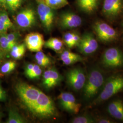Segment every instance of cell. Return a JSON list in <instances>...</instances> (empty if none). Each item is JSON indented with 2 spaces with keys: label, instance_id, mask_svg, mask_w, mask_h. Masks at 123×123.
I'll return each instance as SVG.
<instances>
[{
  "label": "cell",
  "instance_id": "1",
  "mask_svg": "<svg viewBox=\"0 0 123 123\" xmlns=\"http://www.w3.org/2000/svg\"><path fill=\"white\" fill-rule=\"evenodd\" d=\"M104 73L99 68L94 67L89 71L83 88L85 98L90 100L100 91L105 82Z\"/></svg>",
  "mask_w": 123,
  "mask_h": 123
},
{
  "label": "cell",
  "instance_id": "2",
  "mask_svg": "<svg viewBox=\"0 0 123 123\" xmlns=\"http://www.w3.org/2000/svg\"><path fill=\"white\" fill-rule=\"evenodd\" d=\"M30 112L41 119L50 118L57 114V110L52 99L41 91Z\"/></svg>",
  "mask_w": 123,
  "mask_h": 123
},
{
  "label": "cell",
  "instance_id": "3",
  "mask_svg": "<svg viewBox=\"0 0 123 123\" xmlns=\"http://www.w3.org/2000/svg\"><path fill=\"white\" fill-rule=\"evenodd\" d=\"M123 90V77L115 75L106 79L105 83L93 104L98 105L106 101Z\"/></svg>",
  "mask_w": 123,
  "mask_h": 123
},
{
  "label": "cell",
  "instance_id": "4",
  "mask_svg": "<svg viewBox=\"0 0 123 123\" xmlns=\"http://www.w3.org/2000/svg\"><path fill=\"white\" fill-rule=\"evenodd\" d=\"M15 89L22 103L30 111L34 105L41 91L35 87L23 82L17 84Z\"/></svg>",
  "mask_w": 123,
  "mask_h": 123
},
{
  "label": "cell",
  "instance_id": "5",
  "mask_svg": "<svg viewBox=\"0 0 123 123\" xmlns=\"http://www.w3.org/2000/svg\"><path fill=\"white\" fill-rule=\"evenodd\" d=\"M97 38L104 43L114 42L117 39L118 34L112 26L103 21H97L92 25Z\"/></svg>",
  "mask_w": 123,
  "mask_h": 123
},
{
  "label": "cell",
  "instance_id": "6",
  "mask_svg": "<svg viewBox=\"0 0 123 123\" xmlns=\"http://www.w3.org/2000/svg\"><path fill=\"white\" fill-rule=\"evenodd\" d=\"M101 63L105 67L116 68L123 66V53L117 48L107 49L101 57Z\"/></svg>",
  "mask_w": 123,
  "mask_h": 123
},
{
  "label": "cell",
  "instance_id": "7",
  "mask_svg": "<svg viewBox=\"0 0 123 123\" xmlns=\"http://www.w3.org/2000/svg\"><path fill=\"white\" fill-rule=\"evenodd\" d=\"M68 85L75 91L83 88L86 80V77L84 70L80 68L71 69L66 74Z\"/></svg>",
  "mask_w": 123,
  "mask_h": 123
},
{
  "label": "cell",
  "instance_id": "8",
  "mask_svg": "<svg viewBox=\"0 0 123 123\" xmlns=\"http://www.w3.org/2000/svg\"><path fill=\"white\" fill-rule=\"evenodd\" d=\"M123 11V0H104L102 13L107 19L113 21Z\"/></svg>",
  "mask_w": 123,
  "mask_h": 123
},
{
  "label": "cell",
  "instance_id": "9",
  "mask_svg": "<svg viewBox=\"0 0 123 123\" xmlns=\"http://www.w3.org/2000/svg\"><path fill=\"white\" fill-rule=\"evenodd\" d=\"M37 2V12L41 22L48 31L51 30L54 20L53 9L44 3L42 0H36Z\"/></svg>",
  "mask_w": 123,
  "mask_h": 123
},
{
  "label": "cell",
  "instance_id": "10",
  "mask_svg": "<svg viewBox=\"0 0 123 123\" xmlns=\"http://www.w3.org/2000/svg\"><path fill=\"white\" fill-rule=\"evenodd\" d=\"M77 47L80 53L88 55L96 51L98 48V44L92 33L87 32L81 37L80 41Z\"/></svg>",
  "mask_w": 123,
  "mask_h": 123
},
{
  "label": "cell",
  "instance_id": "11",
  "mask_svg": "<svg viewBox=\"0 0 123 123\" xmlns=\"http://www.w3.org/2000/svg\"><path fill=\"white\" fill-rule=\"evenodd\" d=\"M57 98L63 110L74 114H77L79 112L81 105L77 102L73 94L69 92H62Z\"/></svg>",
  "mask_w": 123,
  "mask_h": 123
},
{
  "label": "cell",
  "instance_id": "12",
  "mask_svg": "<svg viewBox=\"0 0 123 123\" xmlns=\"http://www.w3.org/2000/svg\"><path fill=\"white\" fill-rule=\"evenodd\" d=\"M16 21L18 26L22 28H29L33 26L36 22L34 11L30 8L23 9L18 13Z\"/></svg>",
  "mask_w": 123,
  "mask_h": 123
},
{
  "label": "cell",
  "instance_id": "13",
  "mask_svg": "<svg viewBox=\"0 0 123 123\" xmlns=\"http://www.w3.org/2000/svg\"><path fill=\"white\" fill-rule=\"evenodd\" d=\"M82 23L81 18L76 14L66 12L62 14L59 19V24L62 29H73L80 26Z\"/></svg>",
  "mask_w": 123,
  "mask_h": 123
},
{
  "label": "cell",
  "instance_id": "14",
  "mask_svg": "<svg viewBox=\"0 0 123 123\" xmlns=\"http://www.w3.org/2000/svg\"><path fill=\"white\" fill-rule=\"evenodd\" d=\"M25 43L28 50L32 52H37L42 50L45 42L43 36L42 34L34 32L26 36Z\"/></svg>",
  "mask_w": 123,
  "mask_h": 123
},
{
  "label": "cell",
  "instance_id": "15",
  "mask_svg": "<svg viewBox=\"0 0 123 123\" xmlns=\"http://www.w3.org/2000/svg\"><path fill=\"white\" fill-rule=\"evenodd\" d=\"M62 76L55 68H51L45 71L43 76V85L45 88H54L60 83Z\"/></svg>",
  "mask_w": 123,
  "mask_h": 123
},
{
  "label": "cell",
  "instance_id": "16",
  "mask_svg": "<svg viewBox=\"0 0 123 123\" xmlns=\"http://www.w3.org/2000/svg\"><path fill=\"white\" fill-rule=\"evenodd\" d=\"M108 111L115 119L123 121V102L117 99L111 102L108 107Z\"/></svg>",
  "mask_w": 123,
  "mask_h": 123
},
{
  "label": "cell",
  "instance_id": "17",
  "mask_svg": "<svg viewBox=\"0 0 123 123\" xmlns=\"http://www.w3.org/2000/svg\"><path fill=\"white\" fill-rule=\"evenodd\" d=\"M100 0H77V3L82 11L87 14L94 13L99 5Z\"/></svg>",
  "mask_w": 123,
  "mask_h": 123
},
{
  "label": "cell",
  "instance_id": "18",
  "mask_svg": "<svg viewBox=\"0 0 123 123\" xmlns=\"http://www.w3.org/2000/svg\"><path fill=\"white\" fill-rule=\"evenodd\" d=\"M61 59L66 65L73 64L84 60V58L79 54L71 52L68 50L64 51L61 55Z\"/></svg>",
  "mask_w": 123,
  "mask_h": 123
},
{
  "label": "cell",
  "instance_id": "19",
  "mask_svg": "<svg viewBox=\"0 0 123 123\" xmlns=\"http://www.w3.org/2000/svg\"><path fill=\"white\" fill-rule=\"evenodd\" d=\"M45 48L51 49L55 52L62 51L63 46V42L58 38L52 37L44 43Z\"/></svg>",
  "mask_w": 123,
  "mask_h": 123
},
{
  "label": "cell",
  "instance_id": "20",
  "mask_svg": "<svg viewBox=\"0 0 123 123\" xmlns=\"http://www.w3.org/2000/svg\"><path fill=\"white\" fill-rule=\"evenodd\" d=\"M26 120L14 109H11L9 111L8 117L6 122L7 123H25Z\"/></svg>",
  "mask_w": 123,
  "mask_h": 123
},
{
  "label": "cell",
  "instance_id": "21",
  "mask_svg": "<svg viewBox=\"0 0 123 123\" xmlns=\"http://www.w3.org/2000/svg\"><path fill=\"white\" fill-rule=\"evenodd\" d=\"M26 47L24 43L15 45L10 51L11 56L16 59L21 58L25 54Z\"/></svg>",
  "mask_w": 123,
  "mask_h": 123
},
{
  "label": "cell",
  "instance_id": "22",
  "mask_svg": "<svg viewBox=\"0 0 123 123\" xmlns=\"http://www.w3.org/2000/svg\"><path fill=\"white\" fill-rule=\"evenodd\" d=\"M45 4L53 9H60L69 4L68 0H42Z\"/></svg>",
  "mask_w": 123,
  "mask_h": 123
},
{
  "label": "cell",
  "instance_id": "23",
  "mask_svg": "<svg viewBox=\"0 0 123 123\" xmlns=\"http://www.w3.org/2000/svg\"><path fill=\"white\" fill-rule=\"evenodd\" d=\"M25 0H4V6L10 12H14L18 10Z\"/></svg>",
  "mask_w": 123,
  "mask_h": 123
},
{
  "label": "cell",
  "instance_id": "24",
  "mask_svg": "<svg viewBox=\"0 0 123 123\" xmlns=\"http://www.w3.org/2000/svg\"><path fill=\"white\" fill-rule=\"evenodd\" d=\"M35 59L37 64L40 66L46 67L51 63L50 58L44 53L41 52V51L37 52L35 55Z\"/></svg>",
  "mask_w": 123,
  "mask_h": 123
},
{
  "label": "cell",
  "instance_id": "25",
  "mask_svg": "<svg viewBox=\"0 0 123 123\" xmlns=\"http://www.w3.org/2000/svg\"><path fill=\"white\" fill-rule=\"evenodd\" d=\"M71 122L72 123H96V119L88 115L79 116L73 119Z\"/></svg>",
  "mask_w": 123,
  "mask_h": 123
},
{
  "label": "cell",
  "instance_id": "26",
  "mask_svg": "<svg viewBox=\"0 0 123 123\" xmlns=\"http://www.w3.org/2000/svg\"><path fill=\"white\" fill-rule=\"evenodd\" d=\"M0 45L2 50L6 52L10 51L12 49L6 33H0Z\"/></svg>",
  "mask_w": 123,
  "mask_h": 123
},
{
  "label": "cell",
  "instance_id": "27",
  "mask_svg": "<svg viewBox=\"0 0 123 123\" xmlns=\"http://www.w3.org/2000/svg\"><path fill=\"white\" fill-rule=\"evenodd\" d=\"M16 67V63L13 61L6 62L0 68V71L4 74H7L13 71Z\"/></svg>",
  "mask_w": 123,
  "mask_h": 123
},
{
  "label": "cell",
  "instance_id": "28",
  "mask_svg": "<svg viewBox=\"0 0 123 123\" xmlns=\"http://www.w3.org/2000/svg\"><path fill=\"white\" fill-rule=\"evenodd\" d=\"M74 32H67L63 36V41L69 48H73L74 45Z\"/></svg>",
  "mask_w": 123,
  "mask_h": 123
},
{
  "label": "cell",
  "instance_id": "29",
  "mask_svg": "<svg viewBox=\"0 0 123 123\" xmlns=\"http://www.w3.org/2000/svg\"><path fill=\"white\" fill-rule=\"evenodd\" d=\"M7 37L12 48L14 46L17 44L19 36L17 32H12L7 34Z\"/></svg>",
  "mask_w": 123,
  "mask_h": 123
},
{
  "label": "cell",
  "instance_id": "30",
  "mask_svg": "<svg viewBox=\"0 0 123 123\" xmlns=\"http://www.w3.org/2000/svg\"><path fill=\"white\" fill-rule=\"evenodd\" d=\"M0 19L6 24L8 25L10 27L13 26V23L9 18L8 14L6 12H3L0 13Z\"/></svg>",
  "mask_w": 123,
  "mask_h": 123
},
{
  "label": "cell",
  "instance_id": "31",
  "mask_svg": "<svg viewBox=\"0 0 123 123\" xmlns=\"http://www.w3.org/2000/svg\"><path fill=\"white\" fill-rule=\"evenodd\" d=\"M42 74V69L40 68L39 69L36 71L35 72L27 75L26 76L31 79H34L39 78Z\"/></svg>",
  "mask_w": 123,
  "mask_h": 123
},
{
  "label": "cell",
  "instance_id": "32",
  "mask_svg": "<svg viewBox=\"0 0 123 123\" xmlns=\"http://www.w3.org/2000/svg\"><path fill=\"white\" fill-rule=\"evenodd\" d=\"M11 27L0 19V33H6Z\"/></svg>",
  "mask_w": 123,
  "mask_h": 123
},
{
  "label": "cell",
  "instance_id": "33",
  "mask_svg": "<svg viewBox=\"0 0 123 123\" xmlns=\"http://www.w3.org/2000/svg\"><path fill=\"white\" fill-rule=\"evenodd\" d=\"M81 39V37L79 34L74 32V47L77 46Z\"/></svg>",
  "mask_w": 123,
  "mask_h": 123
},
{
  "label": "cell",
  "instance_id": "34",
  "mask_svg": "<svg viewBox=\"0 0 123 123\" xmlns=\"http://www.w3.org/2000/svg\"><path fill=\"white\" fill-rule=\"evenodd\" d=\"M96 122L98 123H114L110 119L106 118H100L98 120H96Z\"/></svg>",
  "mask_w": 123,
  "mask_h": 123
},
{
  "label": "cell",
  "instance_id": "35",
  "mask_svg": "<svg viewBox=\"0 0 123 123\" xmlns=\"http://www.w3.org/2000/svg\"><path fill=\"white\" fill-rule=\"evenodd\" d=\"M34 64H28V65H26V68H25V74L26 75L29 73H30L31 72V71L32 70V69L34 68Z\"/></svg>",
  "mask_w": 123,
  "mask_h": 123
},
{
  "label": "cell",
  "instance_id": "36",
  "mask_svg": "<svg viewBox=\"0 0 123 123\" xmlns=\"http://www.w3.org/2000/svg\"><path fill=\"white\" fill-rule=\"evenodd\" d=\"M6 99V92L0 85V101H4Z\"/></svg>",
  "mask_w": 123,
  "mask_h": 123
},
{
  "label": "cell",
  "instance_id": "37",
  "mask_svg": "<svg viewBox=\"0 0 123 123\" xmlns=\"http://www.w3.org/2000/svg\"><path fill=\"white\" fill-rule=\"evenodd\" d=\"M4 0H0V5H4Z\"/></svg>",
  "mask_w": 123,
  "mask_h": 123
},
{
  "label": "cell",
  "instance_id": "38",
  "mask_svg": "<svg viewBox=\"0 0 123 123\" xmlns=\"http://www.w3.org/2000/svg\"><path fill=\"white\" fill-rule=\"evenodd\" d=\"M2 51H1V50H0V60L2 58Z\"/></svg>",
  "mask_w": 123,
  "mask_h": 123
},
{
  "label": "cell",
  "instance_id": "39",
  "mask_svg": "<svg viewBox=\"0 0 123 123\" xmlns=\"http://www.w3.org/2000/svg\"><path fill=\"white\" fill-rule=\"evenodd\" d=\"M0 119H1V114L0 113Z\"/></svg>",
  "mask_w": 123,
  "mask_h": 123
},
{
  "label": "cell",
  "instance_id": "40",
  "mask_svg": "<svg viewBox=\"0 0 123 123\" xmlns=\"http://www.w3.org/2000/svg\"></svg>",
  "mask_w": 123,
  "mask_h": 123
}]
</instances>
